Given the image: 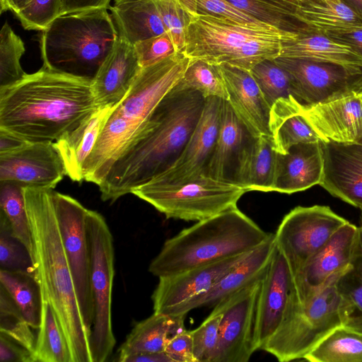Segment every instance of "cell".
Masks as SVG:
<instances>
[{
    "instance_id": "1",
    "label": "cell",
    "mask_w": 362,
    "mask_h": 362,
    "mask_svg": "<svg viewBox=\"0 0 362 362\" xmlns=\"http://www.w3.org/2000/svg\"><path fill=\"white\" fill-rule=\"evenodd\" d=\"M206 100L180 80L112 165L98 185L102 199L115 202L170 168L194 132Z\"/></svg>"
},
{
    "instance_id": "2",
    "label": "cell",
    "mask_w": 362,
    "mask_h": 362,
    "mask_svg": "<svg viewBox=\"0 0 362 362\" xmlns=\"http://www.w3.org/2000/svg\"><path fill=\"white\" fill-rule=\"evenodd\" d=\"M98 108L92 80L44 66L0 88V128L28 142H54Z\"/></svg>"
},
{
    "instance_id": "3",
    "label": "cell",
    "mask_w": 362,
    "mask_h": 362,
    "mask_svg": "<svg viewBox=\"0 0 362 362\" xmlns=\"http://www.w3.org/2000/svg\"><path fill=\"white\" fill-rule=\"evenodd\" d=\"M53 189L25 187L32 236V262L42 301L53 309L71 362H93L90 333L83 323L55 213Z\"/></svg>"
},
{
    "instance_id": "4",
    "label": "cell",
    "mask_w": 362,
    "mask_h": 362,
    "mask_svg": "<svg viewBox=\"0 0 362 362\" xmlns=\"http://www.w3.org/2000/svg\"><path fill=\"white\" fill-rule=\"evenodd\" d=\"M190 59L176 54L141 68L112 111L83 167V180L98 186L163 98L182 78Z\"/></svg>"
},
{
    "instance_id": "5",
    "label": "cell",
    "mask_w": 362,
    "mask_h": 362,
    "mask_svg": "<svg viewBox=\"0 0 362 362\" xmlns=\"http://www.w3.org/2000/svg\"><path fill=\"white\" fill-rule=\"evenodd\" d=\"M272 233L234 206L167 240L148 271L161 278L249 252Z\"/></svg>"
},
{
    "instance_id": "6",
    "label": "cell",
    "mask_w": 362,
    "mask_h": 362,
    "mask_svg": "<svg viewBox=\"0 0 362 362\" xmlns=\"http://www.w3.org/2000/svg\"><path fill=\"white\" fill-rule=\"evenodd\" d=\"M118 38L107 8L62 15L42 31V66L93 80Z\"/></svg>"
},
{
    "instance_id": "7",
    "label": "cell",
    "mask_w": 362,
    "mask_h": 362,
    "mask_svg": "<svg viewBox=\"0 0 362 362\" xmlns=\"http://www.w3.org/2000/svg\"><path fill=\"white\" fill-rule=\"evenodd\" d=\"M189 16L185 55L247 71L264 60L279 57L282 42L298 33L249 28L208 13Z\"/></svg>"
},
{
    "instance_id": "8",
    "label": "cell",
    "mask_w": 362,
    "mask_h": 362,
    "mask_svg": "<svg viewBox=\"0 0 362 362\" xmlns=\"http://www.w3.org/2000/svg\"><path fill=\"white\" fill-rule=\"evenodd\" d=\"M347 269L334 274L303 301L292 291L282 323L262 350L281 362L303 359L327 334L341 326L337 281Z\"/></svg>"
},
{
    "instance_id": "9",
    "label": "cell",
    "mask_w": 362,
    "mask_h": 362,
    "mask_svg": "<svg viewBox=\"0 0 362 362\" xmlns=\"http://www.w3.org/2000/svg\"><path fill=\"white\" fill-rule=\"evenodd\" d=\"M245 192L242 187L203 174L177 182L150 181L132 194L168 218L199 221L236 206Z\"/></svg>"
},
{
    "instance_id": "10",
    "label": "cell",
    "mask_w": 362,
    "mask_h": 362,
    "mask_svg": "<svg viewBox=\"0 0 362 362\" xmlns=\"http://www.w3.org/2000/svg\"><path fill=\"white\" fill-rule=\"evenodd\" d=\"M94 302V321L90 335L93 362H105L116 344L112 325V292L115 275L113 238L105 218L88 209L86 216Z\"/></svg>"
},
{
    "instance_id": "11",
    "label": "cell",
    "mask_w": 362,
    "mask_h": 362,
    "mask_svg": "<svg viewBox=\"0 0 362 362\" xmlns=\"http://www.w3.org/2000/svg\"><path fill=\"white\" fill-rule=\"evenodd\" d=\"M55 213L73 277L83 323L90 333L94 321L91 259L86 229L88 209L74 198L52 190Z\"/></svg>"
},
{
    "instance_id": "12",
    "label": "cell",
    "mask_w": 362,
    "mask_h": 362,
    "mask_svg": "<svg viewBox=\"0 0 362 362\" xmlns=\"http://www.w3.org/2000/svg\"><path fill=\"white\" fill-rule=\"evenodd\" d=\"M348 222L327 206H297L288 213L274 237L293 276Z\"/></svg>"
},
{
    "instance_id": "13",
    "label": "cell",
    "mask_w": 362,
    "mask_h": 362,
    "mask_svg": "<svg viewBox=\"0 0 362 362\" xmlns=\"http://www.w3.org/2000/svg\"><path fill=\"white\" fill-rule=\"evenodd\" d=\"M274 61L291 76L295 99L302 105L336 99L362 85V67L283 57Z\"/></svg>"
},
{
    "instance_id": "14",
    "label": "cell",
    "mask_w": 362,
    "mask_h": 362,
    "mask_svg": "<svg viewBox=\"0 0 362 362\" xmlns=\"http://www.w3.org/2000/svg\"><path fill=\"white\" fill-rule=\"evenodd\" d=\"M264 275L214 306L221 313V317L218 345L213 362H247L256 351V309Z\"/></svg>"
},
{
    "instance_id": "15",
    "label": "cell",
    "mask_w": 362,
    "mask_h": 362,
    "mask_svg": "<svg viewBox=\"0 0 362 362\" xmlns=\"http://www.w3.org/2000/svg\"><path fill=\"white\" fill-rule=\"evenodd\" d=\"M246 254L159 278L152 295L154 313L186 315L199 308L201 300Z\"/></svg>"
},
{
    "instance_id": "16",
    "label": "cell",
    "mask_w": 362,
    "mask_h": 362,
    "mask_svg": "<svg viewBox=\"0 0 362 362\" xmlns=\"http://www.w3.org/2000/svg\"><path fill=\"white\" fill-rule=\"evenodd\" d=\"M64 175L63 161L53 142H27L0 153V182L54 189Z\"/></svg>"
},
{
    "instance_id": "17",
    "label": "cell",
    "mask_w": 362,
    "mask_h": 362,
    "mask_svg": "<svg viewBox=\"0 0 362 362\" xmlns=\"http://www.w3.org/2000/svg\"><path fill=\"white\" fill-rule=\"evenodd\" d=\"M358 226L348 222L293 276V294L303 301L318 291L336 273L351 267Z\"/></svg>"
},
{
    "instance_id": "18",
    "label": "cell",
    "mask_w": 362,
    "mask_h": 362,
    "mask_svg": "<svg viewBox=\"0 0 362 362\" xmlns=\"http://www.w3.org/2000/svg\"><path fill=\"white\" fill-rule=\"evenodd\" d=\"M293 291V274L284 255L277 249L262 279L254 330L255 351L262 350L284 317Z\"/></svg>"
},
{
    "instance_id": "19",
    "label": "cell",
    "mask_w": 362,
    "mask_h": 362,
    "mask_svg": "<svg viewBox=\"0 0 362 362\" xmlns=\"http://www.w3.org/2000/svg\"><path fill=\"white\" fill-rule=\"evenodd\" d=\"M223 100L207 98L202 115L175 163L151 181L177 182L205 174L218 133Z\"/></svg>"
},
{
    "instance_id": "20",
    "label": "cell",
    "mask_w": 362,
    "mask_h": 362,
    "mask_svg": "<svg viewBox=\"0 0 362 362\" xmlns=\"http://www.w3.org/2000/svg\"><path fill=\"white\" fill-rule=\"evenodd\" d=\"M302 110L322 141L358 143L362 138V92L352 91Z\"/></svg>"
},
{
    "instance_id": "21",
    "label": "cell",
    "mask_w": 362,
    "mask_h": 362,
    "mask_svg": "<svg viewBox=\"0 0 362 362\" xmlns=\"http://www.w3.org/2000/svg\"><path fill=\"white\" fill-rule=\"evenodd\" d=\"M323 174L320 185L362 211V144L321 141Z\"/></svg>"
},
{
    "instance_id": "22",
    "label": "cell",
    "mask_w": 362,
    "mask_h": 362,
    "mask_svg": "<svg viewBox=\"0 0 362 362\" xmlns=\"http://www.w3.org/2000/svg\"><path fill=\"white\" fill-rule=\"evenodd\" d=\"M255 138L230 103L223 100L218 133L206 167L205 175L236 185V175L240 160L245 150Z\"/></svg>"
},
{
    "instance_id": "23",
    "label": "cell",
    "mask_w": 362,
    "mask_h": 362,
    "mask_svg": "<svg viewBox=\"0 0 362 362\" xmlns=\"http://www.w3.org/2000/svg\"><path fill=\"white\" fill-rule=\"evenodd\" d=\"M141 67L134 45L119 36L92 80V90L99 107L114 106L127 93Z\"/></svg>"
},
{
    "instance_id": "24",
    "label": "cell",
    "mask_w": 362,
    "mask_h": 362,
    "mask_svg": "<svg viewBox=\"0 0 362 362\" xmlns=\"http://www.w3.org/2000/svg\"><path fill=\"white\" fill-rule=\"evenodd\" d=\"M218 66L228 94L227 101L237 115L255 136H271V106L250 71L226 64Z\"/></svg>"
},
{
    "instance_id": "25",
    "label": "cell",
    "mask_w": 362,
    "mask_h": 362,
    "mask_svg": "<svg viewBox=\"0 0 362 362\" xmlns=\"http://www.w3.org/2000/svg\"><path fill=\"white\" fill-rule=\"evenodd\" d=\"M321 141L299 143L277 152L274 192L292 194L320 185L324 168Z\"/></svg>"
},
{
    "instance_id": "26",
    "label": "cell",
    "mask_w": 362,
    "mask_h": 362,
    "mask_svg": "<svg viewBox=\"0 0 362 362\" xmlns=\"http://www.w3.org/2000/svg\"><path fill=\"white\" fill-rule=\"evenodd\" d=\"M112 107H99L78 127L53 142L63 161L66 175L71 180H83V164L91 153Z\"/></svg>"
},
{
    "instance_id": "27",
    "label": "cell",
    "mask_w": 362,
    "mask_h": 362,
    "mask_svg": "<svg viewBox=\"0 0 362 362\" xmlns=\"http://www.w3.org/2000/svg\"><path fill=\"white\" fill-rule=\"evenodd\" d=\"M277 250L274 234L247 253L201 300L199 307L214 306L221 300L249 285L266 272Z\"/></svg>"
},
{
    "instance_id": "28",
    "label": "cell",
    "mask_w": 362,
    "mask_h": 362,
    "mask_svg": "<svg viewBox=\"0 0 362 362\" xmlns=\"http://www.w3.org/2000/svg\"><path fill=\"white\" fill-rule=\"evenodd\" d=\"M185 315H168L153 313L137 323L118 350L117 361L134 355L165 351L169 341L184 331Z\"/></svg>"
},
{
    "instance_id": "29",
    "label": "cell",
    "mask_w": 362,
    "mask_h": 362,
    "mask_svg": "<svg viewBox=\"0 0 362 362\" xmlns=\"http://www.w3.org/2000/svg\"><path fill=\"white\" fill-rule=\"evenodd\" d=\"M269 130L275 150L281 154L295 144L322 141L304 116L302 104L293 96L280 98L272 105Z\"/></svg>"
},
{
    "instance_id": "30",
    "label": "cell",
    "mask_w": 362,
    "mask_h": 362,
    "mask_svg": "<svg viewBox=\"0 0 362 362\" xmlns=\"http://www.w3.org/2000/svg\"><path fill=\"white\" fill-rule=\"evenodd\" d=\"M279 57L305 59L346 66L362 67V57L325 33L308 30L282 42Z\"/></svg>"
},
{
    "instance_id": "31",
    "label": "cell",
    "mask_w": 362,
    "mask_h": 362,
    "mask_svg": "<svg viewBox=\"0 0 362 362\" xmlns=\"http://www.w3.org/2000/svg\"><path fill=\"white\" fill-rule=\"evenodd\" d=\"M276 154L271 136L256 137L240 160L236 185L246 192H274Z\"/></svg>"
},
{
    "instance_id": "32",
    "label": "cell",
    "mask_w": 362,
    "mask_h": 362,
    "mask_svg": "<svg viewBox=\"0 0 362 362\" xmlns=\"http://www.w3.org/2000/svg\"><path fill=\"white\" fill-rule=\"evenodd\" d=\"M119 36L132 45L167 33L152 0H139L109 8Z\"/></svg>"
},
{
    "instance_id": "33",
    "label": "cell",
    "mask_w": 362,
    "mask_h": 362,
    "mask_svg": "<svg viewBox=\"0 0 362 362\" xmlns=\"http://www.w3.org/2000/svg\"><path fill=\"white\" fill-rule=\"evenodd\" d=\"M294 16L307 28L316 32L362 28V19L341 0H300Z\"/></svg>"
},
{
    "instance_id": "34",
    "label": "cell",
    "mask_w": 362,
    "mask_h": 362,
    "mask_svg": "<svg viewBox=\"0 0 362 362\" xmlns=\"http://www.w3.org/2000/svg\"><path fill=\"white\" fill-rule=\"evenodd\" d=\"M351 266L337 281L342 325L362 334V219Z\"/></svg>"
},
{
    "instance_id": "35",
    "label": "cell",
    "mask_w": 362,
    "mask_h": 362,
    "mask_svg": "<svg viewBox=\"0 0 362 362\" xmlns=\"http://www.w3.org/2000/svg\"><path fill=\"white\" fill-rule=\"evenodd\" d=\"M0 282L33 329H38L42 291L33 272L0 269Z\"/></svg>"
},
{
    "instance_id": "36",
    "label": "cell",
    "mask_w": 362,
    "mask_h": 362,
    "mask_svg": "<svg viewBox=\"0 0 362 362\" xmlns=\"http://www.w3.org/2000/svg\"><path fill=\"white\" fill-rule=\"evenodd\" d=\"M303 359L310 362H362V334L339 326L320 341Z\"/></svg>"
},
{
    "instance_id": "37",
    "label": "cell",
    "mask_w": 362,
    "mask_h": 362,
    "mask_svg": "<svg viewBox=\"0 0 362 362\" xmlns=\"http://www.w3.org/2000/svg\"><path fill=\"white\" fill-rule=\"evenodd\" d=\"M33 356L35 362H71L65 335L53 309L46 301H42Z\"/></svg>"
},
{
    "instance_id": "38",
    "label": "cell",
    "mask_w": 362,
    "mask_h": 362,
    "mask_svg": "<svg viewBox=\"0 0 362 362\" xmlns=\"http://www.w3.org/2000/svg\"><path fill=\"white\" fill-rule=\"evenodd\" d=\"M23 185L14 182H0V207L8 220L13 236L28 250L31 259L32 236Z\"/></svg>"
},
{
    "instance_id": "39",
    "label": "cell",
    "mask_w": 362,
    "mask_h": 362,
    "mask_svg": "<svg viewBox=\"0 0 362 362\" xmlns=\"http://www.w3.org/2000/svg\"><path fill=\"white\" fill-rule=\"evenodd\" d=\"M257 19L290 33L310 30L297 21L294 11L270 0H228Z\"/></svg>"
},
{
    "instance_id": "40",
    "label": "cell",
    "mask_w": 362,
    "mask_h": 362,
    "mask_svg": "<svg viewBox=\"0 0 362 362\" xmlns=\"http://www.w3.org/2000/svg\"><path fill=\"white\" fill-rule=\"evenodd\" d=\"M267 102L272 107L280 98H295L293 79L290 74L274 59H266L250 71Z\"/></svg>"
},
{
    "instance_id": "41",
    "label": "cell",
    "mask_w": 362,
    "mask_h": 362,
    "mask_svg": "<svg viewBox=\"0 0 362 362\" xmlns=\"http://www.w3.org/2000/svg\"><path fill=\"white\" fill-rule=\"evenodd\" d=\"M182 81L205 98L217 97L227 100L228 94L218 65L202 59H191Z\"/></svg>"
},
{
    "instance_id": "42",
    "label": "cell",
    "mask_w": 362,
    "mask_h": 362,
    "mask_svg": "<svg viewBox=\"0 0 362 362\" xmlns=\"http://www.w3.org/2000/svg\"><path fill=\"white\" fill-rule=\"evenodd\" d=\"M25 51L22 39L5 22L0 31V88L15 83L25 75L21 65Z\"/></svg>"
},
{
    "instance_id": "43",
    "label": "cell",
    "mask_w": 362,
    "mask_h": 362,
    "mask_svg": "<svg viewBox=\"0 0 362 362\" xmlns=\"http://www.w3.org/2000/svg\"><path fill=\"white\" fill-rule=\"evenodd\" d=\"M32 329L9 294L0 286V332L33 354L36 337Z\"/></svg>"
},
{
    "instance_id": "44",
    "label": "cell",
    "mask_w": 362,
    "mask_h": 362,
    "mask_svg": "<svg viewBox=\"0 0 362 362\" xmlns=\"http://www.w3.org/2000/svg\"><path fill=\"white\" fill-rule=\"evenodd\" d=\"M1 269L33 272L30 255L25 247L16 239L6 218L0 216Z\"/></svg>"
},
{
    "instance_id": "45",
    "label": "cell",
    "mask_w": 362,
    "mask_h": 362,
    "mask_svg": "<svg viewBox=\"0 0 362 362\" xmlns=\"http://www.w3.org/2000/svg\"><path fill=\"white\" fill-rule=\"evenodd\" d=\"M177 52L182 53L190 16L178 0H152Z\"/></svg>"
},
{
    "instance_id": "46",
    "label": "cell",
    "mask_w": 362,
    "mask_h": 362,
    "mask_svg": "<svg viewBox=\"0 0 362 362\" xmlns=\"http://www.w3.org/2000/svg\"><path fill=\"white\" fill-rule=\"evenodd\" d=\"M195 4L197 13L218 16L249 28L284 31L257 19L228 0H195Z\"/></svg>"
},
{
    "instance_id": "47",
    "label": "cell",
    "mask_w": 362,
    "mask_h": 362,
    "mask_svg": "<svg viewBox=\"0 0 362 362\" xmlns=\"http://www.w3.org/2000/svg\"><path fill=\"white\" fill-rule=\"evenodd\" d=\"M62 0H29L14 15L24 29L42 31L62 16Z\"/></svg>"
},
{
    "instance_id": "48",
    "label": "cell",
    "mask_w": 362,
    "mask_h": 362,
    "mask_svg": "<svg viewBox=\"0 0 362 362\" xmlns=\"http://www.w3.org/2000/svg\"><path fill=\"white\" fill-rule=\"evenodd\" d=\"M221 317V313L214 308L207 318L192 330L196 362H213L218 345Z\"/></svg>"
},
{
    "instance_id": "49",
    "label": "cell",
    "mask_w": 362,
    "mask_h": 362,
    "mask_svg": "<svg viewBox=\"0 0 362 362\" xmlns=\"http://www.w3.org/2000/svg\"><path fill=\"white\" fill-rule=\"evenodd\" d=\"M133 45L141 68L153 65L177 53L168 33L139 41Z\"/></svg>"
},
{
    "instance_id": "50",
    "label": "cell",
    "mask_w": 362,
    "mask_h": 362,
    "mask_svg": "<svg viewBox=\"0 0 362 362\" xmlns=\"http://www.w3.org/2000/svg\"><path fill=\"white\" fill-rule=\"evenodd\" d=\"M165 351L173 362H196L192 331L185 329L174 336L168 343Z\"/></svg>"
},
{
    "instance_id": "51",
    "label": "cell",
    "mask_w": 362,
    "mask_h": 362,
    "mask_svg": "<svg viewBox=\"0 0 362 362\" xmlns=\"http://www.w3.org/2000/svg\"><path fill=\"white\" fill-rule=\"evenodd\" d=\"M0 362H35L33 352L0 332Z\"/></svg>"
},
{
    "instance_id": "52",
    "label": "cell",
    "mask_w": 362,
    "mask_h": 362,
    "mask_svg": "<svg viewBox=\"0 0 362 362\" xmlns=\"http://www.w3.org/2000/svg\"><path fill=\"white\" fill-rule=\"evenodd\" d=\"M325 34L335 42L349 47L362 57V28L329 31Z\"/></svg>"
},
{
    "instance_id": "53",
    "label": "cell",
    "mask_w": 362,
    "mask_h": 362,
    "mask_svg": "<svg viewBox=\"0 0 362 362\" xmlns=\"http://www.w3.org/2000/svg\"><path fill=\"white\" fill-rule=\"evenodd\" d=\"M62 15L97 8L109 9L112 0H62Z\"/></svg>"
},
{
    "instance_id": "54",
    "label": "cell",
    "mask_w": 362,
    "mask_h": 362,
    "mask_svg": "<svg viewBox=\"0 0 362 362\" xmlns=\"http://www.w3.org/2000/svg\"><path fill=\"white\" fill-rule=\"evenodd\" d=\"M28 141L0 128V153L16 149Z\"/></svg>"
},
{
    "instance_id": "55",
    "label": "cell",
    "mask_w": 362,
    "mask_h": 362,
    "mask_svg": "<svg viewBox=\"0 0 362 362\" xmlns=\"http://www.w3.org/2000/svg\"><path fill=\"white\" fill-rule=\"evenodd\" d=\"M124 362H173L170 356L165 351L145 353L132 356Z\"/></svg>"
},
{
    "instance_id": "56",
    "label": "cell",
    "mask_w": 362,
    "mask_h": 362,
    "mask_svg": "<svg viewBox=\"0 0 362 362\" xmlns=\"http://www.w3.org/2000/svg\"><path fill=\"white\" fill-rule=\"evenodd\" d=\"M29 0H0L1 13L10 11L16 13L22 8Z\"/></svg>"
},
{
    "instance_id": "57",
    "label": "cell",
    "mask_w": 362,
    "mask_h": 362,
    "mask_svg": "<svg viewBox=\"0 0 362 362\" xmlns=\"http://www.w3.org/2000/svg\"><path fill=\"white\" fill-rule=\"evenodd\" d=\"M354 13L362 19V0H341Z\"/></svg>"
},
{
    "instance_id": "58",
    "label": "cell",
    "mask_w": 362,
    "mask_h": 362,
    "mask_svg": "<svg viewBox=\"0 0 362 362\" xmlns=\"http://www.w3.org/2000/svg\"><path fill=\"white\" fill-rule=\"evenodd\" d=\"M281 5H283L294 11L300 0H270Z\"/></svg>"
},
{
    "instance_id": "59",
    "label": "cell",
    "mask_w": 362,
    "mask_h": 362,
    "mask_svg": "<svg viewBox=\"0 0 362 362\" xmlns=\"http://www.w3.org/2000/svg\"><path fill=\"white\" fill-rule=\"evenodd\" d=\"M139 1V0H115L114 5H119V4H124V3L132 2V1Z\"/></svg>"
},
{
    "instance_id": "60",
    "label": "cell",
    "mask_w": 362,
    "mask_h": 362,
    "mask_svg": "<svg viewBox=\"0 0 362 362\" xmlns=\"http://www.w3.org/2000/svg\"><path fill=\"white\" fill-rule=\"evenodd\" d=\"M358 91L362 92V85L360 86V88H359V89H358Z\"/></svg>"
},
{
    "instance_id": "61",
    "label": "cell",
    "mask_w": 362,
    "mask_h": 362,
    "mask_svg": "<svg viewBox=\"0 0 362 362\" xmlns=\"http://www.w3.org/2000/svg\"><path fill=\"white\" fill-rule=\"evenodd\" d=\"M358 143L362 144V138Z\"/></svg>"
}]
</instances>
